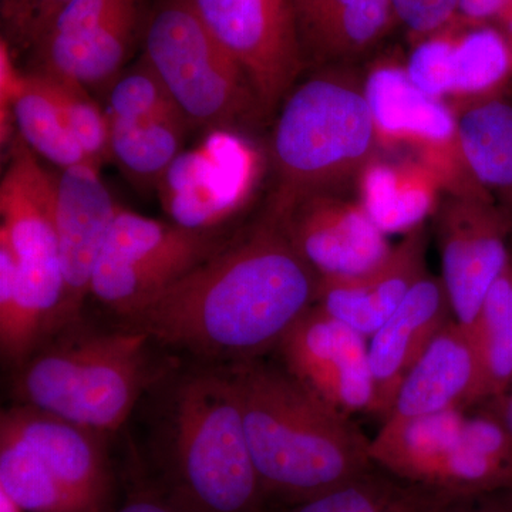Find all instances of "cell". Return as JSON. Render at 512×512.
Returning <instances> with one entry per match:
<instances>
[{
  "label": "cell",
  "mask_w": 512,
  "mask_h": 512,
  "mask_svg": "<svg viewBox=\"0 0 512 512\" xmlns=\"http://www.w3.org/2000/svg\"><path fill=\"white\" fill-rule=\"evenodd\" d=\"M394 18L390 0H315L298 13L305 62L349 64L383 39Z\"/></svg>",
  "instance_id": "44dd1931"
},
{
  "label": "cell",
  "mask_w": 512,
  "mask_h": 512,
  "mask_svg": "<svg viewBox=\"0 0 512 512\" xmlns=\"http://www.w3.org/2000/svg\"><path fill=\"white\" fill-rule=\"evenodd\" d=\"M0 512H25L8 494L0 490Z\"/></svg>",
  "instance_id": "ab89813d"
},
{
  "label": "cell",
  "mask_w": 512,
  "mask_h": 512,
  "mask_svg": "<svg viewBox=\"0 0 512 512\" xmlns=\"http://www.w3.org/2000/svg\"><path fill=\"white\" fill-rule=\"evenodd\" d=\"M497 26L503 30L504 35L507 36L508 42H510L512 46V6L497 20Z\"/></svg>",
  "instance_id": "f35d334b"
},
{
  "label": "cell",
  "mask_w": 512,
  "mask_h": 512,
  "mask_svg": "<svg viewBox=\"0 0 512 512\" xmlns=\"http://www.w3.org/2000/svg\"><path fill=\"white\" fill-rule=\"evenodd\" d=\"M274 215L319 278L360 274L379 264L392 249L360 201L343 194L308 195Z\"/></svg>",
  "instance_id": "5bb4252c"
},
{
  "label": "cell",
  "mask_w": 512,
  "mask_h": 512,
  "mask_svg": "<svg viewBox=\"0 0 512 512\" xmlns=\"http://www.w3.org/2000/svg\"><path fill=\"white\" fill-rule=\"evenodd\" d=\"M10 111L18 136L37 156L46 158L60 170L93 163L35 73L20 76L10 101Z\"/></svg>",
  "instance_id": "484cf974"
},
{
  "label": "cell",
  "mask_w": 512,
  "mask_h": 512,
  "mask_svg": "<svg viewBox=\"0 0 512 512\" xmlns=\"http://www.w3.org/2000/svg\"><path fill=\"white\" fill-rule=\"evenodd\" d=\"M443 281L454 319L470 328L491 286L512 258L507 238L512 220L493 200L451 195L436 212Z\"/></svg>",
  "instance_id": "8fae6325"
},
{
  "label": "cell",
  "mask_w": 512,
  "mask_h": 512,
  "mask_svg": "<svg viewBox=\"0 0 512 512\" xmlns=\"http://www.w3.org/2000/svg\"><path fill=\"white\" fill-rule=\"evenodd\" d=\"M484 495L480 497L458 498L454 501L446 512H512L505 505L483 501Z\"/></svg>",
  "instance_id": "8d00e7d4"
},
{
  "label": "cell",
  "mask_w": 512,
  "mask_h": 512,
  "mask_svg": "<svg viewBox=\"0 0 512 512\" xmlns=\"http://www.w3.org/2000/svg\"><path fill=\"white\" fill-rule=\"evenodd\" d=\"M367 340L313 305L286 332L278 349L296 382L349 419L375 409Z\"/></svg>",
  "instance_id": "7c38bea8"
},
{
  "label": "cell",
  "mask_w": 512,
  "mask_h": 512,
  "mask_svg": "<svg viewBox=\"0 0 512 512\" xmlns=\"http://www.w3.org/2000/svg\"><path fill=\"white\" fill-rule=\"evenodd\" d=\"M225 369L266 500L303 503L376 467L370 440L285 369L256 359Z\"/></svg>",
  "instance_id": "7a4b0ae2"
},
{
  "label": "cell",
  "mask_w": 512,
  "mask_h": 512,
  "mask_svg": "<svg viewBox=\"0 0 512 512\" xmlns=\"http://www.w3.org/2000/svg\"><path fill=\"white\" fill-rule=\"evenodd\" d=\"M117 512H191L177 498L165 500L154 494H138L131 497Z\"/></svg>",
  "instance_id": "d590c367"
},
{
  "label": "cell",
  "mask_w": 512,
  "mask_h": 512,
  "mask_svg": "<svg viewBox=\"0 0 512 512\" xmlns=\"http://www.w3.org/2000/svg\"><path fill=\"white\" fill-rule=\"evenodd\" d=\"M119 207L101 180L99 165H73L57 175V237L64 278L60 329L79 319Z\"/></svg>",
  "instance_id": "9a60e30c"
},
{
  "label": "cell",
  "mask_w": 512,
  "mask_h": 512,
  "mask_svg": "<svg viewBox=\"0 0 512 512\" xmlns=\"http://www.w3.org/2000/svg\"><path fill=\"white\" fill-rule=\"evenodd\" d=\"M141 15L143 6H137L87 35L43 37L30 49L33 70L67 77L86 89L111 87L130 55Z\"/></svg>",
  "instance_id": "603a6c76"
},
{
  "label": "cell",
  "mask_w": 512,
  "mask_h": 512,
  "mask_svg": "<svg viewBox=\"0 0 512 512\" xmlns=\"http://www.w3.org/2000/svg\"><path fill=\"white\" fill-rule=\"evenodd\" d=\"M259 158L247 141L214 130L204 146L175 158L157 187L174 224L215 231L247 202Z\"/></svg>",
  "instance_id": "4fadbf2b"
},
{
  "label": "cell",
  "mask_w": 512,
  "mask_h": 512,
  "mask_svg": "<svg viewBox=\"0 0 512 512\" xmlns=\"http://www.w3.org/2000/svg\"><path fill=\"white\" fill-rule=\"evenodd\" d=\"M369 453L386 473L454 498L512 485V434L500 416L448 410L387 419L370 440Z\"/></svg>",
  "instance_id": "8992f818"
},
{
  "label": "cell",
  "mask_w": 512,
  "mask_h": 512,
  "mask_svg": "<svg viewBox=\"0 0 512 512\" xmlns=\"http://www.w3.org/2000/svg\"><path fill=\"white\" fill-rule=\"evenodd\" d=\"M379 147H406L451 195L483 194L468 175L457 144L453 106L420 90L404 67L382 63L365 77Z\"/></svg>",
  "instance_id": "30bf717a"
},
{
  "label": "cell",
  "mask_w": 512,
  "mask_h": 512,
  "mask_svg": "<svg viewBox=\"0 0 512 512\" xmlns=\"http://www.w3.org/2000/svg\"><path fill=\"white\" fill-rule=\"evenodd\" d=\"M454 53L456 36L451 35L447 28L421 40L404 69L420 90L434 99L444 100L454 93Z\"/></svg>",
  "instance_id": "4dcf8cb0"
},
{
  "label": "cell",
  "mask_w": 512,
  "mask_h": 512,
  "mask_svg": "<svg viewBox=\"0 0 512 512\" xmlns=\"http://www.w3.org/2000/svg\"><path fill=\"white\" fill-rule=\"evenodd\" d=\"M171 467L191 512H262L266 498L227 369L185 377L173 403Z\"/></svg>",
  "instance_id": "277c9868"
},
{
  "label": "cell",
  "mask_w": 512,
  "mask_h": 512,
  "mask_svg": "<svg viewBox=\"0 0 512 512\" xmlns=\"http://www.w3.org/2000/svg\"><path fill=\"white\" fill-rule=\"evenodd\" d=\"M377 150L365 79L349 64L322 67L285 97L272 140L276 188L268 210L282 214L308 195L343 194Z\"/></svg>",
  "instance_id": "3957f363"
},
{
  "label": "cell",
  "mask_w": 512,
  "mask_h": 512,
  "mask_svg": "<svg viewBox=\"0 0 512 512\" xmlns=\"http://www.w3.org/2000/svg\"><path fill=\"white\" fill-rule=\"evenodd\" d=\"M319 275L272 212L153 299L124 328L153 342L232 363L278 348L315 305Z\"/></svg>",
  "instance_id": "6da1fadb"
},
{
  "label": "cell",
  "mask_w": 512,
  "mask_h": 512,
  "mask_svg": "<svg viewBox=\"0 0 512 512\" xmlns=\"http://www.w3.org/2000/svg\"><path fill=\"white\" fill-rule=\"evenodd\" d=\"M467 329L480 369V402L500 400L512 386V258Z\"/></svg>",
  "instance_id": "4316f807"
},
{
  "label": "cell",
  "mask_w": 512,
  "mask_h": 512,
  "mask_svg": "<svg viewBox=\"0 0 512 512\" xmlns=\"http://www.w3.org/2000/svg\"><path fill=\"white\" fill-rule=\"evenodd\" d=\"M45 86L80 146L86 151L90 160L97 165L110 160V133L106 111L97 106L89 90L82 84L57 74L32 70Z\"/></svg>",
  "instance_id": "f546056e"
},
{
  "label": "cell",
  "mask_w": 512,
  "mask_h": 512,
  "mask_svg": "<svg viewBox=\"0 0 512 512\" xmlns=\"http://www.w3.org/2000/svg\"><path fill=\"white\" fill-rule=\"evenodd\" d=\"M107 117L111 158L133 183L157 187L163 175L183 153L191 123L183 111Z\"/></svg>",
  "instance_id": "cb8c5ba5"
},
{
  "label": "cell",
  "mask_w": 512,
  "mask_h": 512,
  "mask_svg": "<svg viewBox=\"0 0 512 512\" xmlns=\"http://www.w3.org/2000/svg\"><path fill=\"white\" fill-rule=\"evenodd\" d=\"M0 490L25 512H89L19 434L0 424Z\"/></svg>",
  "instance_id": "83f0119b"
},
{
  "label": "cell",
  "mask_w": 512,
  "mask_h": 512,
  "mask_svg": "<svg viewBox=\"0 0 512 512\" xmlns=\"http://www.w3.org/2000/svg\"><path fill=\"white\" fill-rule=\"evenodd\" d=\"M359 201L384 234H409L439 207L437 175L416 157L387 161L375 156L357 177Z\"/></svg>",
  "instance_id": "7402d4cb"
},
{
  "label": "cell",
  "mask_w": 512,
  "mask_h": 512,
  "mask_svg": "<svg viewBox=\"0 0 512 512\" xmlns=\"http://www.w3.org/2000/svg\"><path fill=\"white\" fill-rule=\"evenodd\" d=\"M72 0H2V18L9 42L32 49L53 18Z\"/></svg>",
  "instance_id": "d6a6232c"
},
{
  "label": "cell",
  "mask_w": 512,
  "mask_h": 512,
  "mask_svg": "<svg viewBox=\"0 0 512 512\" xmlns=\"http://www.w3.org/2000/svg\"><path fill=\"white\" fill-rule=\"evenodd\" d=\"M461 160L478 190L512 220V96L453 106Z\"/></svg>",
  "instance_id": "ffe728a7"
},
{
  "label": "cell",
  "mask_w": 512,
  "mask_h": 512,
  "mask_svg": "<svg viewBox=\"0 0 512 512\" xmlns=\"http://www.w3.org/2000/svg\"><path fill=\"white\" fill-rule=\"evenodd\" d=\"M137 6H143V0H72L57 13L37 42L43 37L87 35Z\"/></svg>",
  "instance_id": "1f68e13d"
},
{
  "label": "cell",
  "mask_w": 512,
  "mask_h": 512,
  "mask_svg": "<svg viewBox=\"0 0 512 512\" xmlns=\"http://www.w3.org/2000/svg\"><path fill=\"white\" fill-rule=\"evenodd\" d=\"M2 426L19 434L89 512H100L109 491L101 433L26 404L6 410Z\"/></svg>",
  "instance_id": "ac0fdd59"
},
{
  "label": "cell",
  "mask_w": 512,
  "mask_h": 512,
  "mask_svg": "<svg viewBox=\"0 0 512 512\" xmlns=\"http://www.w3.org/2000/svg\"><path fill=\"white\" fill-rule=\"evenodd\" d=\"M453 318L443 281L427 275L382 328L370 336L369 357L376 390L373 414L380 420L389 417L404 377Z\"/></svg>",
  "instance_id": "e0dca14e"
},
{
  "label": "cell",
  "mask_w": 512,
  "mask_h": 512,
  "mask_svg": "<svg viewBox=\"0 0 512 512\" xmlns=\"http://www.w3.org/2000/svg\"><path fill=\"white\" fill-rule=\"evenodd\" d=\"M228 241L119 207L101 249L90 295L130 318Z\"/></svg>",
  "instance_id": "ba28073f"
},
{
  "label": "cell",
  "mask_w": 512,
  "mask_h": 512,
  "mask_svg": "<svg viewBox=\"0 0 512 512\" xmlns=\"http://www.w3.org/2000/svg\"><path fill=\"white\" fill-rule=\"evenodd\" d=\"M394 16L419 39L437 35L457 18L458 0H390Z\"/></svg>",
  "instance_id": "836d02e7"
},
{
  "label": "cell",
  "mask_w": 512,
  "mask_h": 512,
  "mask_svg": "<svg viewBox=\"0 0 512 512\" xmlns=\"http://www.w3.org/2000/svg\"><path fill=\"white\" fill-rule=\"evenodd\" d=\"M146 333L80 336L22 365L15 390L20 404L35 407L97 433L123 426L150 376Z\"/></svg>",
  "instance_id": "5b68a950"
},
{
  "label": "cell",
  "mask_w": 512,
  "mask_h": 512,
  "mask_svg": "<svg viewBox=\"0 0 512 512\" xmlns=\"http://www.w3.org/2000/svg\"><path fill=\"white\" fill-rule=\"evenodd\" d=\"M208 29L239 63L264 117L285 99L303 66L293 0H192Z\"/></svg>",
  "instance_id": "9c48e42d"
},
{
  "label": "cell",
  "mask_w": 512,
  "mask_h": 512,
  "mask_svg": "<svg viewBox=\"0 0 512 512\" xmlns=\"http://www.w3.org/2000/svg\"><path fill=\"white\" fill-rule=\"evenodd\" d=\"M478 402L480 369L476 349L468 329L453 318L404 377L387 419L466 410Z\"/></svg>",
  "instance_id": "d6986e66"
},
{
  "label": "cell",
  "mask_w": 512,
  "mask_h": 512,
  "mask_svg": "<svg viewBox=\"0 0 512 512\" xmlns=\"http://www.w3.org/2000/svg\"><path fill=\"white\" fill-rule=\"evenodd\" d=\"M426 228L419 227L365 272L320 278L315 305L369 339L427 272Z\"/></svg>",
  "instance_id": "2e32d148"
},
{
  "label": "cell",
  "mask_w": 512,
  "mask_h": 512,
  "mask_svg": "<svg viewBox=\"0 0 512 512\" xmlns=\"http://www.w3.org/2000/svg\"><path fill=\"white\" fill-rule=\"evenodd\" d=\"M144 33V59L192 127L231 130L264 117L247 74L192 0H158Z\"/></svg>",
  "instance_id": "52a82bcc"
},
{
  "label": "cell",
  "mask_w": 512,
  "mask_h": 512,
  "mask_svg": "<svg viewBox=\"0 0 512 512\" xmlns=\"http://www.w3.org/2000/svg\"><path fill=\"white\" fill-rule=\"evenodd\" d=\"M453 106L508 92L512 80V46L498 26L474 25L456 36Z\"/></svg>",
  "instance_id": "f1b7e54d"
},
{
  "label": "cell",
  "mask_w": 512,
  "mask_h": 512,
  "mask_svg": "<svg viewBox=\"0 0 512 512\" xmlns=\"http://www.w3.org/2000/svg\"><path fill=\"white\" fill-rule=\"evenodd\" d=\"M456 500L373 467L342 487L291 505L286 512H446Z\"/></svg>",
  "instance_id": "d4e9b609"
},
{
  "label": "cell",
  "mask_w": 512,
  "mask_h": 512,
  "mask_svg": "<svg viewBox=\"0 0 512 512\" xmlns=\"http://www.w3.org/2000/svg\"><path fill=\"white\" fill-rule=\"evenodd\" d=\"M501 407H500V419L503 420L505 427H507L508 431L512 434V386L507 393L504 394L500 399Z\"/></svg>",
  "instance_id": "74e56055"
},
{
  "label": "cell",
  "mask_w": 512,
  "mask_h": 512,
  "mask_svg": "<svg viewBox=\"0 0 512 512\" xmlns=\"http://www.w3.org/2000/svg\"><path fill=\"white\" fill-rule=\"evenodd\" d=\"M512 6V0H458L457 18L480 25L497 22Z\"/></svg>",
  "instance_id": "e575fe53"
}]
</instances>
